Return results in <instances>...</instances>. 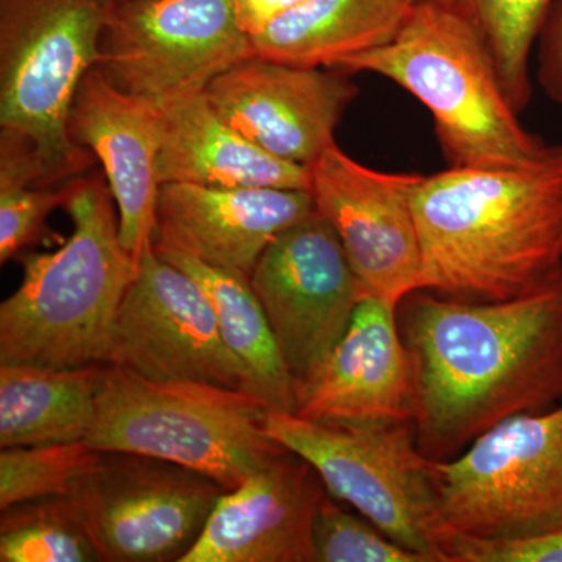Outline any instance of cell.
Returning <instances> with one entry per match:
<instances>
[{"instance_id": "18", "label": "cell", "mask_w": 562, "mask_h": 562, "mask_svg": "<svg viewBox=\"0 0 562 562\" xmlns=\"http://www.w3.org/2000/svg\"><path fill=\"white\" fill-rule=\"evenodd\" d=\"M314 210L310 190L162 183L154 246L250 277L269 244Z\"/></svg>"}, {"instance_id": "6", "label": "cell", "mask_w": 562, "mask_h": 562, "mask_svg": "<svg viewBox=\"0 0 562 562\" xmlns=\"http://www.w3.org/2000/svg\"><path fill=\"white\" fill-rule=\"evenodd\" d=\"M114 0H0V128L25 136L54 184L90 169L68 116Z\"/></svg>"}, {"instance_id": "3", "label": "cell", "mask_w": 562, "mask_h": 562, "mask_svg": "<svg viewBox=\"0 0 562 562\" xmlns=\"http://www.w3.org/2000/svg\"><path fill=\"white\" fill-rule=\"evenodd\" d=\"M114 206L105 173L68 181L72 235L55 251L21 255L20 288L0 305V364H110L117 312L139 269Z\"/></svg>"}, {"instance_id": "11", "label": "cell", "mask_w": 562, "mask_h": 562, "mask_svg": "<svg viewBox=\"0 0 562 562\" xmlns=\"http://www.w3.org/2000/svg\"><path fill=\"white\" fill-rule=\"evenodd\" d=\"M249 280L294 390L339 342L368 295L338 233L317 210L269 244Z\"/></svg>"}, {"instance_id": "8", "label": "cell", "mask_w": 562, "mask_h": 562, "mask_svg": "<svg viewBox=\"0 0 562 562\" xmlns=\"http://www.w3.org/2000/svg\"><path fill=\"white\" fill-rule=\"evenodd\" d=\"M431 471L450 530L506 541L553 527L562 519V401L498 422Z\"/></svg>"}, {"instance_id": "5", "label": "cell", "mask_w": 562, "mask_h": 562, "mask_svg": "<svg viewBox=\"0 0 562 562\" xmlns=\"http://www.w3.org/2000/svg\"><path fill=\"white\" fill-rule=\"evenodd\" d=\"M266 412L246 391L151 382L106 364L87 442L173 462L232 491L286 450L266 435Z\"/></svg>"}, {"instance_id": "1", "label": "cell", "mask_w": 562, "mask_h": 562, "mask_svg": "<svg viewBox=\"0 0 562 562\" xmlns=\"http://www.w3.org/2000/svg\"><path fill=\"white\" fill-rule=\"evenodd\" d=\"M401 305L416 442L428 460H450L498 422L562 401V279L512 301L417 291Z\"/></svg>"}, {"instance_id": "28", "label": "cell", "mask_w": 562, "mask_h": 562, "mask_svg": "<svg viewBox=\"0 0 562 562\" xmlns=\"http://www.w3.org/2000/svg\"><path fill=\"white\" fill-rule=\"evenodd\" d=\"M439 549L446 562H562V519L525 538L484 541L443 527Z\"/></svg>"}, {"instance_id": "14", "label": "cell", "mask_w": 562, "mask_h": 562, "mask_svg": "<svg viewBox=\"0 0 562 562\" xmlns=\"http://www.w3.org/2000/svg\"><path fill=\"white\" fill-rule=\"evenodd\" d=\"M349 76L254 55L203 92L233 128L261 149L310 168L335 144L336 127L360 94Z\"/></svg>"}, {"instance_id": "19", "label": "cell", "mask_w": 562, "mask_h": 562, "mask_svg": "<svg viewBox=\"0 0 562 562\" xmlns=\"http://www.w3.org/2000/svg\"><path fill=\"white\" fill-rule=\"evenodd\" d=\"M162 143L158 171L162 183L217 188L310 190V168L281 160L233 128L205 92L160 106Z\"/></svg>"}, {"instance_id": "12", "label": "cell", "mask_w": 562, "mask_h": 562, "mask_svg": "<svg viewBox=\"0 0 562 562\" xmlns=\"http://www.w3.org/2000/svg\"><path fill=\"white\" fill-rule=\"evenodd\" d=\"M110 364L151 382L216 384L255 395L222 338L209 295L155 249L144 255L121 303Z\"/></svg>"}, {"instance_id": "17", "label": "cell", "mask_w": 562, "mask_h": 562, "mask_svg": "<svg viewBox=\"0 0 562 562\" xmlns=\"http://www.w3.org/2000/svg\"><path fill=\"white\" fill-rule=\"evenodd\" d=\"M327 494L316 469L286 449L222 492L180 562H316L314 519Z\"/></svg>"}, {"instance_id": "15", "label": "cell", "mask_w": 562, "mask_h": 562, "mask_svg": "<svg viewBox=\"0 0 562 562\" xmlns=\"http://www.w3.org/2000/svg\"><path fill=\"white\" fill-rule=\"evenodd\" d=\"M397 310L375 295L362 299L339 342L295 386L297 416L331 424L416 419L413 362Z\"/></svg>"}, {"instance_id": "21", "label": "cell", "mask_w": 562, "mask_h": 562, "mask_svg": "<svg viewBox=\"0 0 562 562\" xmlns=\"http://www.w3.org/2000/svg\"><path fill=\"white\" fill-rule=\"evenodd\" d=\"M106 364H0V447L87 441Z\"/></svg>"}, {"instance_id": "26", "label": "cell", "mask_w": 562, "mask_h": 562, "mask_svg": "<svg viewBox=\"0 0 562 562\" xmlns=\"http://www.w3.org/2000/svg\"><path fill=\"white\" fill-rule=\"evenodd\" d=\"M98 457V450L87 441L2 449L0 509L43 498L68 497Z\"/></svg>"}, {"instance_id": "25", "label": "cell", "mask_w": 562, "mask_h": 562, "mask_svg": "<svg viewBox=\"0 0 562 562\" xmlns=\"http://www.w3.org/2000/svg\"><path fill=\"white\" fill-rule=\"evenodd\" d=\"M2 562L101 561L68 497L43 498L2 509Z\"/></svg>"}, {"instance_id": "2", "label": "cell", "mask_w": 562, "mask_h": 562, "mask_svg": "<svg viewBox=\"0 0 562 562\" xmlns=\"http://www.w3.org/2000/svg\"><path fill=\"white\" fill-rule=\"evenodd\" d=\"M413 210L422 291L503 302L562 279V143L531 168L424 176Z\"/></svg>"}, {"instance_id": "24", "label": "cell", "mask_w": 562, "mask_h": 562, "mask_svg": "<svg viewBox=\"0 0 562 562\" xmlns=\"http://www.w3.org/2000/svg\"><path fill=\"white\" fill-rule=\"evenodd\" d=\"M475 29L517 113L531 101V52L553 0H441Z\"/></svg>"}, {"instance_id": "23", "label": "cell", "mask_w": 562, "mask_h": 562, "mask_svg": "<svg viewBox=\"0 0 562 562\" xmlns=\"http://www.w3.org/2000/svg\"><path fill=\"white\" fill-rule=\"evenodd\" d=\"M68 183L54 184L31 140L0 128V262L20 258L50 231L47 217L63 209Z\"/></svg>"}, {"instance_id": "16", "label": "cell", "mask_w": 562, "mask_h": 562, "mask_svg": "<svg viewBox=\"0 0 562 562\" xmlns=\"http://www.w3.org/2000/svg\"><path fill=\"white\" fill-rule=\"evenodd\" d=\"M68 133L101 162L116 202L122 246L139 265L154 249L157 232L160 106L117 90L94 66L70 105Z\"/></svg>"}, {"instance_id": "27", "label": "cell", "mask_w": 562, "mask_h": 562, "mask_svg": "<svg viewBox=\"0 0 562 562\" xmlns=\"http://www.w3.org/2000/svg\"><path fill=\"white\" fill-rule=\"evenodd\" d=\"M316 562H427L398 546L366 517L353 516L325 495L313 528Z\"/></svg>"}, {"instance_id": "32", "label": "cell", "mask_w": 562, "mask_h": 562, "mask_svg": "<svg viewBox=\"0 0 562 562\" xmlns=\"http://www.w3.org/2000/svg\"><path fill=\"white\" fill-rule=\"evenodd\" d=\"M413 2H417V0H413Z\"/></svg>"}, {"instance_id": "4", "label": "cell", "mask_w": 562, "mask_h": 562, "mask_svg": "<svg viewBox=\"0 0 562 562\" xmlns=\"http://www.w3.org/2000/svg\"><path fill=\"white\" fill-rule=\"evenodd\" d=\"M333 68L382 76L427 106L449 168H531L552 154L524 127L479 33L441 0H417L390 43Z\"/></svg>"}, {"instance_id": "22", "label": "cell", "mask_w": 562, "mask_h": 562, "mask_svg": "<svg viewBox=\"0 0 562 562\" xmlns=\"http://www.w3.org/2000/svg\"><path fill=\"white\" fill-rule=\"evenodd\" d=\"M165 260L190 273L209 295L222 338L249 375L269 412L295 409L294 382L249 277L211 266L183 251L154 246Z\"/></svg>"}, {"instance_id": "31", "label": "cell", "mask_w": 562, "mask_h": 562, "mask_svg": "<svg viewBox=\"0 0 562 562\" xmlns=\"http://www.w3.org/2000/svg\"><path fill=\"white\" fill-rule=\"evenodd\" d=\"M114 2H116V3H120V2H127V0H114Z\"/></svg>"}, {"instance_id": "20", "label": "cell", "mask_w": 562, "mask_h": 562, "mask_svg": "<svg viewBox=\"0 0 562 562\" xmlns=\"http://www.w3.org/2000/svg\"><path fill=\"white\" fill-rule=\"evenodd\" d=\"M413 5V0H308L250 36L251 46L269 60L333 68L390 43Z\"/></svg>"}, {"instance_id": "10", "label": "cell", "mask_w": 562, "mask_h": 562, "mask_svg": "<svg viewBox=\"0 0 562 562\" xmlns=\"http://www.w3.org/2000/svg\"><path fill=\"white\" fill-rule=\"evenodd\" d=\"M209 476L173 462L99 452L68 498L101 561H179L222 495Z\"/></svg>"}, {"instance_id": "7", "label": "cell", "mask_w": 562, "mask_h": 562, "mask_svg": "<svg viewBox=\"0 0 562 562\" xmlns=\"http://www.w3.org/2000/svg\"><path fill=\"white\" fill-rule=\"evenodd\" d=\"M266 435L319 473L336 501L353 506L398 546L427 562L443 561L446 527L431 460L422 454L414 422L331 424L290 412H266Z\"/></svg>"}, {"instance_id": "30", "label": "cell", "mask_w": 562, "mask_h": 562, "mask_svg": "<svg viewBox=\"0 0 562 562\" xmlns=\"http://www.w3.org/2000/svg\"><path fill=\"white\" fill-rule=\"evenodd\" d=\"M239 25L249 36L265 31L288 11L297 9L308 0H233Z\"/></svg>"}, {"instance_id": "13", "label": "cell", "mask_w": 562, "mask_h": 562, "mask_svg": "<svg viewBox=\"0 0 562 562\" xmlns=\"http://www.w3.org/2000/svg\"><path fill=\"white\" fill-rule=\"evenodd\" d=\"M316 210L341 239L368 294L394 306L422 291L413 194L419 173L380 172L331 144L310 166Z\"/></svg>"}, {"instance_id": "9", "label": "cell", "mask_w": 562, "mask_h": 562, "mask_svg": "<svg viewBox=\"0 0 562 562\" xmlns=\"http://www.w3.org/2000/svg\"><path fill=\"white\" fill-rule=\"evenodd\" d=\"M254 55L233 0H127L103 29L95 68L117 90L161 106L205 91Z\"/></svg>"}, {"instance_id": "29", "label": "cell", "mask_w": 562, "mask_h": 562, "mask_svg": "<svg viewBox=\"0 0 562 562\" xmlns=\"http://www.w3.org/2000/svg\"><path fill=\"white\" fill-rule=\"evenodd\" d=\"M538 80L543 92L562 105V0H553L538 40Z\"/></svg>"}]
</instances>
